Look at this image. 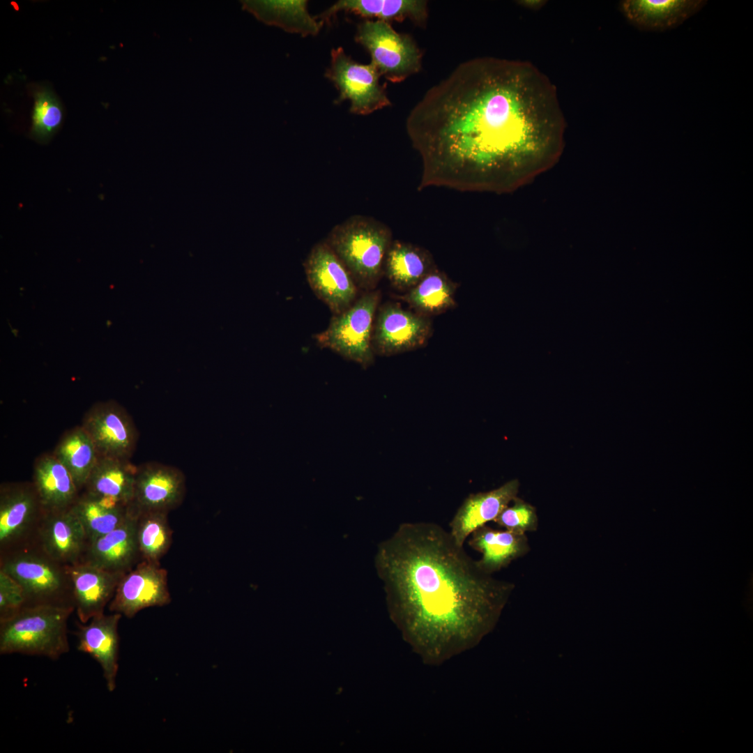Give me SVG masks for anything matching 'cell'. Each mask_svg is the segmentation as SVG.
Returning <instances> with one entry per match:
<instances>
[{
	"instance_id": "6da1fadb",
	"label": "cell",
	"mask_w": 753,
	"mask_h": 753,
	"mask_svg": "<svg viewBox=\"0 0 753 753\" xmlns=\"http://www.w3.org/2000/svg\"><path fill=\"white\" fill-rule=\"evenodd\" d=\"M406 133L418 153V190L507 194L552 168L565 147L556 89L532 63L469 59L410 111Z\"/></svg>"
},
{
	"instance_id": "7a4b0ae2",
	"label": "cell",
	"mask_w": 753,
	"mask_h": 753,
	"mask_svg": "<svg viewBox=\"0 0 753 753\" xmlns=\"http://www.w3.org/2000/svg\"><path fill=\"white\" fill-rule=\"evenodd\" d=\"M379 565L404 637L430 661L457 654L490 631L515 586L483 572L449 531L401 524Z\"/></svg>"
},
{
	"instance_id": "3957f363",
	"label": "cell",
	"mask_w": 753,
	"mask_h": 753,
	"mask_svg": "<svg viewBox=\"0 0 753 753\" xmlns=\"http://www.w3.org/2000/svg\"><path fill=\"white\" fill-rule=\"evenodd\" d=\"M344 264L358 288L371 291L384 273L393 232L374 218L354 215L335 225L324 240Z\"/></svg>"
},
{
	"instance_id": "277c9868",
	"label": "cell",
	"mask_w": 753,
	"mask_h": 753,
	"mask_svg": "<svg viewBox=\"0 0 753 753\" xmlns=\"http://www.w3.org/2000/svg\"><path fill=\"white\" fill-rule=\"evenodd\" d=\"M72 605L25 606L0 621V653H20L58 659L69 651L67 621Z\"/></svg>"
},
{
	"instance_id": "5b68a950",
	"label": "cell",
	"mask_w": 753,
	"mask_h": 753,
	"mask_svg": "<svg viewBox=\"0 0 753 753\" xmlns=\"http://www.w3.org/2000/svg\"><path fill=\"white\" fill-rule=\"evenodd\" d=\"M0 570L22 586L26 606H74L68 566L52 558L36 544L0 555Z\"/></svg>"
},
{
	"instance_id": "8992f818",
	"label": "cell",
	"mask_w": 753,
	"mask_h": 753,
	"mask_svg": "<svg viewBox=\"0 0 753 753\" xmlns=\"http://www.w3.org/2000/svg\"><path fill=\"white\" fill-rule=\"evenodd\" d=\"M380 299L379 291H368L348 309L333 314L328 327L314 337L318 345L363 367L372 365L375 354L373 329Z\"/></svg>"
},
{
	"instance_id": "52a82bcc",
	"label": "cell",
	"mask_w": 753,
	"mask_h": 753,
	"mask_svg": "<svg viewBox=\"0 0 753 753\" xmlns=\"http://www.w3.org/2000/svg\"><path fill=\"white\" fill-rule=\"evenodd\" d=\"M355 40L369 52L381 76L391 82H402L421 68L422 52L416 43L390 23L364 20L357 26Z\"/></svg>"
},
{
	"instance_id": "ba28073f",
	"label": "cell",
	"mask_w": 753,
	"mask_h": 753,
	"mask_svg": "<svg viewBox=\"0 0 753 753\" xmlns=\"http://www.w3.org/2000/svg\"><path fill=\"white\" fill-rule=\"evenodd\" d=\"M325 77L339 91L335 103L349 100L352 114L367 115L391 105L375 66L355 61L342 47L331 50L330 66Z\"/></svg>"
},
{
	"instance_id": "9c48e42d",
	"label": "cell",
	"mask_w": 753,
	"mask_h": 753,
	"mask_svg": "<svg viewBox=\"0 0 753 753\" xmlns=\"http://www.w3.org/2000/svg\"><path fill=\"white\" fill-rule=\"evenodd\" d=\"M45 511L32 482L0 487V555L35 544Z\"/></svg>"
},
{
	"instance_id": "30bf717a",
	"label": "cell",
	"mask_w": 753,
	"mask_h": 753,
	"mask_svg": "<svg viewBox=\"0 0 753 753\" xmlns=\"http://www.w3.org/2000/svg\"><path fill=\"white\" fill-rule=\"evenodd\" d=\"M303 266L312 291L333 314L344 312L358 298L353 277L325 241L312 248Z\"/></svg>"
},
{
	"instance_id": "8fae6325",
	"label": "cell",
	"mask_w": 753,
	"mask_h": 753,
	"mask_svg": "<svg viewBox=\"0 0 753 753\" xmlns=\"http://www.w3.org/2000/svg\"><path fill=\"white\" fill-rule=\"evenodd\" d=\"M432 333L428 317L388 303L378 308L373 329L375 354L393 356L423 347Z\"/></svg>"
},
{
	"instance_id": "7c38bea8",
	"label": "cell",
	"mask_w": 753,
	"mask_h": 753,
	"mask_svg": "<svg viewBox=\"0 0 753 753\" xmlns=\"http://www.w3.org/2000/svg\"><path fill=\"white\" fill-rule=\"evenodd\" d=\"M81 426L100 457L130 460L132 456L138 432L129 413L117 403L94 404L85 413Z\"/></svg>"
},
{
	"instance_id": "4fadbf2b",
	"label": "cell",
	"mask_w": 753,
	"mask_h": 753,
	"mask_svg": "<svg viewBox=\"0 0 753 753\" xmlns=\"http://www.w3.org/2000/svg\"><path fill=\"white\" fill-rule=\"evenodd\" d=\"M167 572L160 563L139 561L121 578L108 608L127 618L141 610L171 602Z\"/></svg>"
},
{
	"instance_id": "5bb4252c",
	"label": "cell",
	"mask_w": 753,
	"mask_h": 753,
	"mask_svg": "<svg viewBox=\"0 0 753 753\" xmlns=\"http://www.w3.org/2000/svg\"><path fill=\"white\" fill-rule=\"evenodd\" d=\"M185 477L178 468L158 462L137 466L132 505L138 512H169L183 502Z\"/></svg>"
},
{
	"instance_id": "9a60e30c",
	"label": "cell",
	"mask_w": 753,
	"mask_h": 753,
	"mask_svg": "<svg viewBox=\"0 0 753 753\" xmlns=\"http://www.w3.org/2000/svg\"><path fill=\"white\" fill-rule=\"evenodd\" d=\"M139 512L130 504L128 516L112 531L89 541L81 562L125 575L141 561L136 527Z\"/></svg>"
},
{
	"instance_id": "2e32d148",
	"label": "cell",
	"mask_w": 753,
	"mask_h": 753,
	"mask_svg": "<svg viewBox=\"0 0 753 753\" xmlns=\"http://www.w3.org/2000/svg\"><path fill=\"white\" fill-rule=\"evenodd\" d=\"M87 543L84 528L70 508L45 512L35 542L49 556L66 566L81 562Z\"/></svg>"
},
{
	"instance_id": "e0dca14e",
	"label": "cell",
	"mask_w": 753,
	"mask_h": 753,
	"mask_svg": "<svg viewBox=\"0 0 753 753\" xmlns=\"http://www.w3.org/2000/svg\"><path fill=\"white\" fill-rule=\"evenodd\" d=\"M75 609L82 623L104 614L123 575L112 573L84 562L68 566Z\"/></svg>"
},
{
	"instance_id": "ac0fdd59",
	"label": "cell",
	"mask_w": 753,
	"mask_h": 753,
	"mask_svg": "<svg viewBox=\"0 0 753 753\" xmlns=\"http://www.w3.org/2000/svg\"><path fill=\"white\" fill-rule=\"evenodd\" d=\"M519 482L511 480L499 488L471 494L459 506L450 522V533L457 545L464 547L470 535L487 522L494 521L517 496Z\"/></svg>"
},
{
	"instance_id": "d6986e66",
	"label": "cell",
	"mask_w": 753,
	"mask_h": 753,
	"mask_svg": "<svg viewBox=\"0 0 753 753\" xmlns=\"http://www.w3.org/2000/svg\"><path fill=\"white\" fill-rule=\"evenodd\" d=\"M122 615L102 614L91 618L86 625H79L76 632L78 651L91 655L100 665L107 688L116 689L119 669V622Z\"/></svg>"
},
{
	"instance_id": "ffe728a7",
	"label": "cell",
	"mask_w": 753,
	"mask_h": 753,
	"mask_svg": "<svg viewBox=\"0 0 753 753\" xmlns=\"http://www.w3.org/2000/svg\"><path fill=\"white\" fill-rule=\"evenodd\" d=\"M136 471L130 460L99 456L81 492L111 506L128 507L133 501Z\"/></svg>"
},
{
	"instance_id": "44dd1931",
	"label": "cell",
	"mask_w": 753,
	"mask_h": 753,
	"mask_svg": "<svg viewBox=\"0 0 753 753\" xmlns=\"http://www.w3.org/2000/svg\"><path fill=\"white\" fill-rule=\"evenodd\" d=\"M705 0H625L620 9L637 29L664 31L674 29L699 12Z\"/></svg>"
},
{
	"instance_id": "7402d4cb",
	"label": "cell",
	"mask_w": 753,
	"mask_h": 753,
	"mask_svg": "<svg viewBox=\"0 0 753 753\" xmlns=\"http://www.w3.org/2000/svg\"><path fill=\"white\" fill-rule=\"evenodd\" d=\"M340 11L388 23L409 20L420 26L428 16L427 3L423 0H340L315 18L323 25Z\"/></svg>"
},
{
	"instance_id": "603a6c76",
	"label": "cell",
	"mask_w": 753,
	"mask_h": 753,
	"mask_svg": "<svg viewBox=\"0 0 753 753\" xmlns=\"http://www.w3.org/2000/svg\"><path fill=\"white\" fill-rule=\"evenodd\" d=\"M469 537V546L482 554L480 559L476 561L478 567L491 575L531 549L526 534L496 530L486 524L476 528Z\"/></svg>"
},
{
	"instance_id": "cb8c5ba5",
	"label": "cell",
	"mask_w": 753,
	"mask_h": 753,
	"mask_svg": "<svg viewBox=\"0 0 753 753\" xmlns=\"http://www.w3.org/2000/svg\"><path fill=\"white\" fill-rule=\"evenodd\" d=\"M32 483L45 512L70 508L80 494L70 472L52 453L36 459Z\"/></svg>"
},
{
	"instance_id": "d4e9b609",
	"label": "cell",
	"mask_w": 753,
	"mask_h": 753,
	"mask_svg": "<svg viewBox=\"0 0 753 753\" xmlns=\"http://www.w3.org/2000/svg\"><path fill=\"white\" fill-rule=\"evenodd\" d=\"M243 8L258 20L303 37L316 36L322 24L307 10V1H244Z\"/></svg>"
},
{
	"instance_id": "484cf974",
	"label": "cell",
	"mask_w": 753,
	"mask_h": 753,
	"mask_svg": "<svg viewBox=\"0 0 753 753\" xmlns=\"http://www.w3.org/2000/svg\"><path fill=\"white\" fill-rule=\"evenodd\" d=\"M434 267L432 257L425 249L393 240L386 254L384 273L394 287L407 291Z\"/></svg>"
},
{
	"instance_id": "4316f807",
	"label": "cell",
	"mask_w": 753,
	"mask_h": 753,
	"mask_svg": "<svg viewBox=\"0 0 753 753\" xmlns=\"http://www.w3.org/2000/svg\"><path fill=\"white\" fill-rule=\"evenodd\" d=\"M457 284L434 267L401 298L425 316L441 314L456 305Z\"/></svg>"
},
{
	"instance_id": "83f0119b",
	"label": "cell",
	"mask_w": 753,
	"mask_h": 753,
	"mask_svg": "<svg viewBox=\"0 0 753 753\" xmlns=\"http://www.w3.org/2000/svg\"><path fill=\"white\" fill-rule=\"evenodd\" d=\"M52 454L70 472L81 492L99 459L93 441L82 427L67 431Z\"/></svg>"
},
{
	"instance_id": "f1b7e54d",
	"label": "cell",
	"mask_w": 753,
	"mask_h": 753,
	"mask_svg": "<svg viewBox=\"0 0 753 753\" xmlns=\"http://www.w3.org/2000/svg\"><path fill=\"white\" fill-rule=\"evenodd\" d=\"M130 505L111 506L80 492L70 510L82 525L89 542L119 526L128 516Z\"/></svg>"
},
{
	"instance_id": "f546056e",
	"label": "cell",
	"mask_w": 753,
	"mask_h": 753,
	"mask_svg": "<svg viewBox=\"0 0 753 753\" xmlns=\"http://www.w3.org/2000/svg\"><path fill=\"white\" fill-rule=\"evenodd\" d=\"M168 513L162 511L139 512L136 534L141 561L160 563L172 543V530Z\"/></svg>"
},
{
	"instance_id": "4dcf8cb0",
	"label": "cell",
	"mask_w": 753,
	"mask_h": 753,
	"mask_svg": "<svg viewBox=\"0 0 753 753\" xmlns=\"http://www.w3.org/2000/svg\"><path fill=\"white\" fill-rule=\"evenodd\" d=\"M33 96L31 135L39 142H47L62 123L63 108L57 97L47 86L36 88Z\"/></svg>"
},
{
	"instance_id": "1f68e13d",
	"label": "cell",
	"mask_w": 753,
	"mask_h": 753,
	"mask_svg": "<svg viewBox=\"0 0 753 753\" xmlns=\"http://www.w3.org/2000/svg\"><path fill=\"white\" fill-rule=\"evenodd\" d=\"M512 502L513 505L505 508L494 522L505 530L517 533L535 531L538 528L536 508L517 496Z\"/></svg>"
},
{
	"instance_id": "d6a6232c",
	"label": "cell",
	"mask_w": 753,
	"mask_h": 753,
	"mask_svg": "<svg viewBox=\"0 0 753 753\" xmlns=\"http://www.w3.org/2000/svg\"><path fill=\"white\" fill-rule=\"evenodd\" d=\"M25 606L26 598L22 586L0 570V621L15 615Z\"/></svg>"
},
{
	"instance_id": "836d02e7",
	"label": "cell",
	"mask_w": 753,
	"mask_h": 753,
	"mask_svg": "<svg viewBox=\"0 0 753 753\" xmlns=\"http://www.w3.org/2000/svg\"><path fill=\"white\" fill-rule=\"evenodd\" d=\"M545 1L542 0H525L520 1L519 3L526 8L537 10L542 7Z\"/></svg>"
}]
</instances>
